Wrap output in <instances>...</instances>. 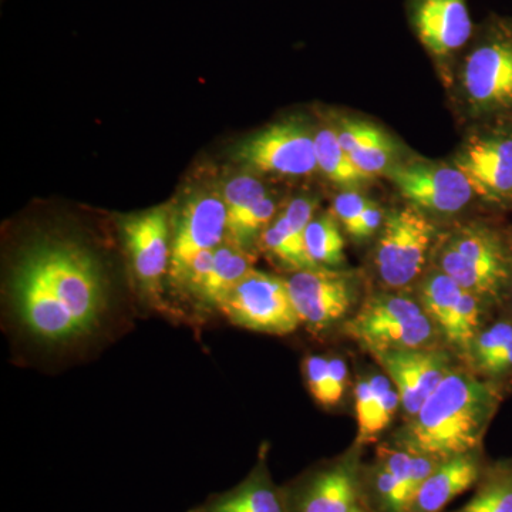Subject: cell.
I'll return each mask as SVG.
<instances>
[{"label": "cell", "instance_id": "17", "mask_svg": "<svg viewBox=\"0 0 512 512\" xmlns=\"http://www.w3.org/2000/svg\"><path fill=\"white\" fill-rule=\"evenodd\" d=\"M228 215L222 195L201 192L192 195L178 214L171 239V279L178 285L188 266L202 252L227 241Z\"/></svg>", "mask_w": 512, "mask_h": 512}, {"label": "cell", "instance_id": "4", "mask_svg": "<svg viewBox=\"0 0 512 512\" xmlns=\"http://www.w3.org/2000/svg\"><path fill=\"white\" fill-rule=\"evenodd\" d=\"M461 67L470 113L488 123L512 121V19L485 20Z\"/></svg>", "mask_w": 512, "mask_h": 512}, {"label": "cell", "instance_id": "29", "mask_svg": "<svg viewBox=\"0 0 512 512\" xmlns=\"http://www.w3.org/2000/svg\"><path fill=\"white\" fill-rule=\"evenodd\" d=\"M276 217V202L271 195H266L254 205L229 221L227 241L242 249L251 251L252 244L261 237L264 229Z\"/></svg>", "mask_w": 512, "mask_h": 512}, {"label": "cell", "instance_id": "23", "mask_svg": "<svg viewBox=\"0 0 512 512\" xmlns=\"http://www.w3.org/2000/svg\"><path fill=\"white\" fill-rule=\"evenodd\" d=\"M335 128L346 153L370 178L387 173L393 167L396 146L382 128L350 117L339 120Z\"/></svg>", "mask_w": 512, "mask_h": 512}, {"label": "cell", "instance_id": "31", "mask_svg": "<svg viewBox=\"0 0 512 512\" xmlns=\"http://www.w3.org/2000/svg\"><path fill=\"white\" fill-rule=\"evenodd\" d=\"M303 377L306 387L316 403L330 409L335 407L333 399L332 383H330L329 357L320 355H309L302 363Z\"/></svg>", "mask_w": 512, "mask_h": 512}, {"label": "cell", "instance_id": "14", "mask_svg": "<svg viewBox=\"0 0 512 512\" xmlns=\"http://www.w3.org/2000/svg\"><path fill=\"white\" fill-rule=\"evenodd\" d=\"M386 174L404 200L426 215L450 217L477 198L467 178L454 163H396Z\"/></svg>", "mask_w": 512, "mask_h": 512}, {"label": "cell", "instance_id": "21", "mask_svg": "<svg viewBox=\"0 0 512 512\" xmlns=\"http://www.w3.org/2000/svg\"><path fill=\"white\" fill-rule=\"evenodd\" d=\"M268 450L264 444L254 468L241 483L224 493L211 494L187 512H288L282 488L272 480Z\"/></svg>", "mask_w": 512, "mask_h": 512}, {"label": "cell", "instance_id": "18", "mask_svg": "<svg viewBox=\"0 0 512 512\" xmlns=\"http://www.w3.org/2000/svg\"><path fill=\"white\" fill-rule=\"evenodd\" d=\"M413 32L434 59H451L473 40L467 0H407Z\"/></svg>", "mask_w": 512, "mask_h": 512}, {"label": "cell", "instance_id": "10", "mask_svg": "<svg viewBox=\"0 0 512 512\" xmlns=\"http://www.w3.org/2000/svg\"><path fill=\"white\" fill-rule=\"evenodd\" d=\"M218 309L232 325L265 335H291L301 326L288 281L256 269L228 293Z\"/></svg>", "mask_w": 512, "mask_h": 512}, {"label": "cell", "instance_id": "24", "mask_svg": "<svg viewBox=\"0 0 512 512\" xmlns=\"http://www.w3.org/2000/svg\"><path fill=\"white\" fill-rule=\"evenodd\" d=\"M468 369L490 382L507 387L512 379V318L503 312L490 320L471 345L466 363Z\"/></svg>", "mask_w": 512, "mask_h": 512}, {"label": "cell", "instance_id": "27", "mask_svg": "<svg viewBox=\"0 0 512 512\" xmlns=\"http://www.w3.org/2000/svg\"><path fill=\"white\" fill-rule=\"evenodd\" d=\"M316 161L318 170L332 183L353 188L372 180L360 171L340 144L336 128L323 127L315 133Z\"/></svg>", "mask_w": 512, "mask_h": 512}, {"label": "cell", "instance_id": "5", "mask_svg": "<svg viewBox=\"0 0 512 512\" xmlns=\"http://www.w3.org/2000/svg\"><path fill=\"white\" fill-rule=\"evenodd\" d=\"M342 332L369 355L379 350L443 345L419 299L403 291L386 289L367 296L356 312L345 320Z\"/></svg>", "mask_w": 512, "mask_h": 512}, {"label": "cell", "instance_id": "22", "mask_svg": "<svg viewBox=\"0 0 512 512\" xmlns=\"http://www.w3.org/2000/svg\"><path fill=\"white\" fill-rule=\"evenodd\" d=\"M353 397L357 423L355 444L366 447L377 443L400 412L399 392L383 372H370L357 379Z\"/></svg>", "mask_w": 512, "mask_h": 512}, {"label": "cell", "instance_id": "20", "mask_svg": "<svg viewBox=\"0 0 512 512\" xmlns=\"http://www.w3.org/2000/svg\"><path fill=\"white\" fill-rule=\"evenodd\" d=\"M485 464L483 448L443 461L420 485L406 512H444L458 495L474 488Z\"/></svg>", "mask_w": 512, "mask_h": 512}, {"label": "cell", "instance_id": "16", "mask_svg": "<svg viewBox=\"0 0 512 512\" xmlns=\"http://www.w3.org/2000/svg\"><path fill=\"white\" fill-rule=\"evenodd\" d=\"M121 238L141 291L158 301L163 279L170 272L171 224L167 208L158 207L121 221Z\"/></svg>", "mask_w": 512, "mask_h": 512}, {"label": "cell", "instance_id": "1", "mask_svg": "<svg viewBox=\"0 0 512 512\" xmlns=\"http://www.w3.org/2000/svg\"><path fill=\"white\" fill-rule=\"evenodd\" d=\"M9 301L18 329L46 348L86 342L109 319L100 261L72 239H36L23 249L10 278Z\"/></svg>", "mask_w": 512, "mask_h": 512}, {"label": "cell", "instance_id": "7", "mask_svg": "<svg viewBox=\"0 0 512 512\" xmlns=\"http://www.w3.org/2000/svg\"><path fill=\"white\" fill-rule=\"evenodd\" d=\"M363 448L309 468L282 488L288 512H370L363 490Z\"/></svg>", "mask_w": 512, "mask_h": 512}, {"label": "cell", "instance_id": "36", "mask_svg": "<svg viewBox=\"0 0 512 512\" xmlns=\"http://www.w3.org/2000/svg\"><path fill=\"white\" fill-rule=\"evenodd\" d=\"M511 232H512V229H511Z\"/></svg>", "mask_w": 512, "mask_h": 512}, {"label": "cell", "instance_id": "28", "mask_svg": "<svg viewBox=\"0 0 512 512\" xmlns=\"http://www.w3.org/2000/svg\"><path fill=\"white\" fill-rule=\"evenodd\" d=\"M305 247L315 266L338 269L345 264L342 225L332 212H323L312 218L305 232Z\"/></svg>", "mask_w": 512, "mask_h": 512}, {"label": "cell", "instance_id": "13", "mask_svg": "<svg viewBox=\"0 0 512 512\" xmlns=\"http://www.w3.org/2000/svg\"><path fill=\"white\" fill-rule=\"evenodd\" d=\"M237 160L258 173L305 177L318 171L315 133L303 120L272 124L248 137Z\"/></svg>", "mask_w": 512, "mask_h": 512}, {"label": "cell", "instance_id": "8", "mask_svg": "<svg viewBox=\"0 0 512 512\" xmlns=\"http://www.w3.org/2000/svg\"><path fill=\"white\" fill-rule=\"evenodd\" d=\"M417 299L436 326L441 343L464 365L474 339L495 309L434 266L421 276Z\"/></svg>", "mask_w": 512, "mask_h": 512}, {"label": "cell", "instance_id": "2", "mask_svg": "<svg viewBox=\"0 0 512 512\" xmlns=\"http://www.w3.org/2000/svg\"><path fill=\"white\" fill-rule=\"evenodd\" d=\"M505 389L503 384L477 376L463 363L456 365L419 413L394 431L389 443L440 461L483 448Z\"/></svg>", "mask_w": 512, "mask_h": 512}, {"label": "cell", "instance_id": "26", "mask_svg": "<svg viewBox=\"0 0 512 512\" xmlns=\"http://www.w3.org/2000/svg\"><path fill=\"white\" fill-rule=\"evenodd\" d=\"M453 512H512V457L487 461L474 494Z\"/></svg>", "mask_w": 512, "mask_h": 512}, {"label": "cell", "instance_id": "35", "mask_svg": "<svg viewBox=\"0 0 512 512\" xmlns=\"http://www.w3.org/2000/svg\"><path fill=\"white\" fill-rule=\"evenodd\" d=\"M501 311L507 313V315H510L512 318V282L510 289H508L507 296H505L503 308H501Z\"/></svg>", "mask_w": 512, "mask_h": 512}, {"label": "cell", "instance_id": "15", "mask_svg": "<svg viewBox=\"0 0 512 512\" xmlns=\"http://www.w3.org/2000/svg\"><path fill=\"white\" fill-rule=\"evenodd\" d=\"M399 392L403 420L416 416L441 380L456 366V356L446 346L379 350L370 353Z\"/></svg>", "mask_w": 512, "mask_h": 512}, {"label": "cell", "instance_id": "6", "mask_svg": "<svg viewBox=\"0 0 512 512\" xmlns=\"http://www.w3.org/2000/svg\"><path fill=\"white\" fill-rule=\"evenodd\" d=\"M437 238L429 215L412 205L386 212L373 251V265L384 289L404 291L420 281Z\"/></svg>", "mask_w": 512, "mask_h": 512}, {"label": "cell", "instance_id": "33", "mask_svg": "<svg viewBox=\"0 0 512 512\" xmlns=\"http://www.w3.org/2000/svg\"><path fill=\"white\" fill-rule=\"evenodd\" d=\"M384 218H386V212L382 210V207L375 201L370 202L369 207L360 217L353 239L365 241V239L375 237L383 227Z\"/></svg>", "mask_w": 512, "mask_h": 512}, {"label": "cell", "instance_id": "12", "mask_svg": "<svg viewBox=\"0 0 512 512\" xmlns=\"http://www.w3.org/2000/svg\"><path fill=\"white\" fill-rule=\"evenodd\" d=\"M443 461L410 453L389 441L376 448L375 460L363 463V490L370 512H406L426 478Z\"/></svg>", "mask_w": 512, "mask_h": 512}, {"label": "cell", "instance_id": "3", "mask_svg": "<svg viewBox=\"0 0 512 512\" xmlns=\"http://www.w3.org/2000/svg\"><path fill=\"white\" fill-rule=\"evenodd\" d=\"M434 268L494 309L503 308L512 282V232L497 222L470 221L439 235Z\"/></svg>", "mask_w": 512, "mask_h": 512}, {"label": "cell", "instance_id": "30", "mask_svg": "<svg viewBox=\"0 0 512 512\" xmlns=\"http://www.w3.org/2000/svg\"><path fill=\"white\" fill-rule=\"evenodd\" d=\"M221 195L227 207L229 222L248 210L255 202L266 197L268 191L254 175L241 174L228 181Z\"/></svg>", "mask_w": 512, "mask_h": 512}, {"label": "cell", "instance_id": "19", "mask_svg": "<svg viewBox=\"0 0 512 512\" xmlns=\"http://www.w3.org/2000/svg\"><path fill=\"white\" fill-rule=\"evenodd\" d=\"M315 210L313 198L298 197L289 202L259 237L262 251L293 272L318 268L312 264L305 247L306 228L315 217Z\"/></svg>", "mask_w": 512, "mask_h": 512}, {"label": "cell", "instance_id": "9", "mask_svg": "<svg viewBox=\"0 0 512 512\" xmlns=\"http://www.w3.org/2000/svg\"><path fill=\"white\" fill-rule=\"evenodd\" d=\"M478 200L512 210V121H494L468 137L454 158Z\"/></svg>", "mask_w": 512, "mask_h": 512}, {"label": "cell", "instance_id": "25", "mask_svg": "<svg viewBox=\"0 0 512 512\" xmlns=\"http://www.w3.org/2000/svg\"><path fill=\"white\" fill-rule=\"evenodd\" d=\"M255 261L256 256L251 251L225 241L215 249L210 271L194 292L195 298L220 308L228 293L255 269Z\"/></svg>", "mask_w": 512, "mask_h": 512}, {"label": "cell", "instance_id": "11", "mask_svg": "<svg viewBox=\"0 0 512 512\" xmlns=\"http://www.w3.org/2000/svg\"><path fill=\"white\" fill-rule=\"evenodd\" d=\"M286 281L301 325L315 335L343 325L356 312L359 284L349 272L318 266L293 272Z\"/></svg>", "mask_w": 512, "mask_h": 512}, {"label": "cell", "instance_id": "34", "mask_svg": "<svg viewBox=\"0 0 512 512\" xmlns=\"http://www.w3.org/2000/svg\"><path fill=\"white\" fill-rule=\"evenodd\" d=\"M330 383H332L333 399L336 406L342 402L349 383L348 363L340 356L329 357Z\"/></svg>", "mask_w": 512, "mask_h": 512}, {"label": "cell", "instance_id": "32", "mask_svg": "<svg viewBox=\"0 0 512 512\" xmlns=\"http://www.w3.org/2000/svg\"><path fill=\"white\" fill-rule=\"evenodd\" d=\"M369 198L356 191H345L339 194L333 200L332 214L335 215L336 220L345 229L346 234L353 238L355 235L357 225H359L360 217L363 212L369 207Z\"/></svg>", "mask_w": 512, "mask_h": 512}]
</instances>
